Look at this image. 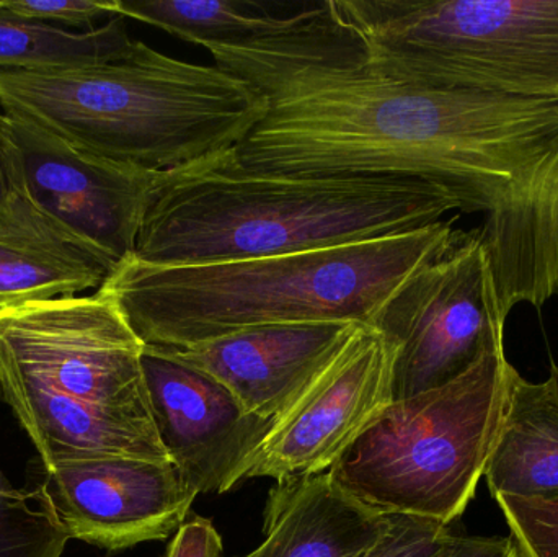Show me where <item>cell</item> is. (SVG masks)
<instances>
[{
	"instance_id": "obj_1",
	"label": "cell",
	"mask_w": 558,
	"mask_h": 557,
	"mask_svg": "<svg viewBox=\"0 0 558 557\" xmlns=\"http://www.w3.org/2000/svg\"><path fill=\"white\" fill-rule=\"evenodd\" d=\"M264 120L232 156L284 175H380L442 186L481 235L501 310L558 294V98L429 87L369 65H308L248 81Z\"/></svg>"
},
{
	"instance_id": "obj_2",
	"label": "cell",
	"mask_w": 558,
	"mask_h": 557,
	"mask_svg": "<svg viewBox=\"0 0 558 557\" xmlns=\"http://www.w3.org/2000/svg\"><path fill=\"white\" fill-rule=\"evenodd\" d=\"M461 203L442 186L380 175L245 169L232 149L163 172L133 258L150 265L275 257L405 234Z\"/></svg>"
},
{
	"instance_id": "obj_3",
	"label": "cell",
	"mask_w": 558,
	"mask_h": 557,
	"mask_svg": "<svg viewBox=\"0 0 558 557\" xmlns=\"http://www.w3.org/2000/svg\"><path fill=\"white\" fill-rule=\"evenodd\" d=\"M454 219L405 234L275 257L150 265L121 262L98 293L146 346L186 349L286 324L374 326L392 294L458 241Z\"/></svg>"
},
{
	"instance_id": "obj_4",
	"label": "cell",
	"mask_w": 558,
	"mask_h": 557,
	"mask_svg": "<svg viewBox=\"0 0 558 557\" xmlns=\"http://www.w3.org/2000/svg\"><path fill=\"white\" fill-rule=\"evenodd\" d=\"M0 107L95 156L170 172L234 149L264 120L268 98L218 65L137 41L101 64L0 71Z\"/></svg>"
},
{
	"instance_id": "obj_5",
	"label": "cell",
	"mask_w": 558,
	"mask_h": 557,
	"mask_svg": "<svg viewBox=\"0 0 558 557\" xmlns=\"http://www.w3.org/2000/svg\"><path fill=\"white\" fill-rule=\"evenodd\" d=\"M144 347L98 291L0 311V395L46 470L111 457L170 461L150 415Z\"/></svg>"
},
{
	"instance_id": "obj_6",
	"label": "cell",
	"mask_w": 558,
	"mask_h": 557,
	"mask_svg": "<svg viewBox=\"0 0 558 557\" xmlns=\"http://www.w3.org/2000/svg\"><path fill=\"white\" fill-rule=\"evenodd\" d=\"M520 373L505 349L461 378L392 401L328 473L383 516L452 525L474 499Z\"/></svg>"
},
{
	"instance_id": "obj_7",
	"label": "cell",
	"mask_w": 558,
	"mask_h": 557,
	"mask_svg": "<svg viewBox=\"0 0 558 557\" xmlns=\"http://www.w3.org/2000/svg\"><path fill=\"white\" fill-rule=\"evenodd\" d=\"M367 65L429 87L558 98V0H335Z\"/></svg>"
},
{
	"instance_id": "obj_8",
	"label": "cell",
	"mask_w": 558,
	"mask_h": 557,
	"mask_svg": "<svg viewBox=\"0 0 558 557\" xmlns=\"http://www.w3.org/2000/svg\"><path fill=\"white\" fill-rule=\"evenodd\" d=\"M494 268L481 232H462L451 249L409 278L374 320L396 349L392 401L442 388L492 350L505 349Z\"/></svg>"
},
{
	"instance_id": "obj_9",
	"label": "cell",
	"mask_w": 558,
	"mask_h": 557,
	"mask_svg": "<svg viewBox=\"0 0 558 557\" xmlns=\"http://www.w3.org/2000/svg\"><path fill=\"white\" fill-rule=\"evenodd\" d=\"M5 114L29 202L114 268L133 257L144 213L163 172L95 156Z\"/></svg>"
},
{
	"instance_id": "obj_10",
	"label": "cell",
	"mask_w": 558,
	"mask_h": 557,
	"mask_svg": "<svg viewBox=\"0 0 558 557\" xmlns=\"http://www.w3.org/2000/svg\"><path fill=\"white\" fill-rule=\"evenodd\" d=\"M393 360L396 349L379 330L357 326L275 421L247 480L328 473L392 402Z\"/></svg>"
},
{
	"instance_id": "obj_11",
	"label": "cell",
	"mask_w": 558,
	"mask_h": 557,
	"mask_svg": "<svg viewBox=\"0 0 558 557\" xmlns=\"http://www.w3.org/2000/svg\"><path fill=\"white\" fill-rule=\"evenodd\" d=\"M141 366L157 434L185 483L219 496L247 480L275 422L160 347H144Z\"/></svg>"
},
{
	"instance_id": "obj_12",
	"label": "cell",
	"mask_w": 558,
	"mask_h": 557,
	"mask_svg": "<svg viewBox=\"0 0 558 557\" xmlns=\"http://www.w3.org/2000/svg\"><path fill=\"white\" fill-rule=\"evenodd\" d=\"M43 486L69 540L107 552L170 538L198 497L172 461L124 457L59 464Z\"/></svg>"
},
{
	"instance_id": "obj_13",
	"label": "cell",
	"mask_w": 558,
	"mask_h": 557,
	"mask_svg": "<svg viewBox=\"0 0 558 557\" xmlns=\"http://www.w3.org/2000/svg\"><path fill=\"white\" fill-rule=\"evenodd\" d=\"M357 326L363 324L257 327L186 349H160L218 379L252 414L275 422L294 404Z\"/></svg>"
},
{
	"instance_id": "obj_14",
	"label": "cell",
	"mask_w": 558,
	"mask_h": 557,
	"mask_svg": "<svg viewBox=\"0 0 558 557\" xmlns=\"http://www.w3.org/2000/svg\"><path fill=\"white\" fill-rule=\"evenodd\" d=\"M389 516L344 493L330 473L279 481L268 494L265 540L242 557H361Z\"/></svg>"
},
{
	"instance_id": "obj_15",
	"label": "cell",
	"mask_w": 558,
	"mask_h": 557,
	"mask_svg": "<svg viewBox=\"0 0 558 557\" xmlns=\"http://www.w3.org/2000/svg\"><path fill=\"white\" fill-rule=\"evenodd\" d=\"M113 270L25 192L0 215V311L98 290Z\"/></svg>"
},
{
	"instance_id": "obj_16",
	"label": "cell",
	"mask_w": 558,
	"mask_h": 557,
	"mask_svg": "<svg viewBox=\"0 0 558 557\" xmlns=\"http://www.w3.org/2000/svg\"><path fill=\"white\" fill-rule=\"evenodd\" d=\"M484 477L494 499L558 497V388L553 376L543 383L518 376Z\"/></svg>"
},
{
	"instance_id": "obj_17",
	"label": "cell",
	"mask_w": 558,
	"mask_h": 557,
	"mask_svg": "<svg viewBox=\"0 0 558 557\" xmlns=\"http://www.w3.org/2000/svg\"><path fill=\"white\" fill-rule=\"evenodd\" d=\"M114 12L208 51L257 48L291 29L299 16L275 15L254 0H114Z\"/></svg>"
},
{
	"instance_id": "obj_18",
	"label": "cell",
	"mask_w": 558,
	"mask_h": 557,
	"mask_svg": "<svg viewBox=\"0 0 558 557\" xmlns=\"http://www.w3.org/2000/svg\"><path fill=\"white\" fill-rule=\"evenodd\" d=\"M136 43L124 16L88 32L59 28L0 5V71H58L101 64L130 55Z\"/></svg>"
},
{
	"instance_id": "obj_19",
	"label": "cell",
	"mask_w": 558,
	"mask_h": 557,
	"mask_svg": "<svg viewBox=\"0 0 558 557\" xmlns=\"http://www.w3.org/2000/svg\"><path fill=\"white\" fill-rule=\"evenodd\" d=\"M68 542L43 483L16 489L0 471V557H61Z\"/></svg>"
},
{
	"instance_id": "obj_20",
	"label": "cell",
	"mask_w": 558,
	"mask_h": 557,
	"mask_svg": "<svg viewBox=\"0 0 558 557\" xmlns=\"http://www.w3.org/2000/svg\"><path fill=\"white\" fill-rule=\"evenodd\" d=\"M550 376L558 388V365ZM517 546L518 557H558V497L520 499L495 497Z\"/></svg>"
},
{
	"instance_id": "obj_21",
	"label": "cell",
	"mask_w": 558,
	"mask_h": 557,
	"mask_svg": "<svg viewBox=\"0 0 558 557\" xmlns=\"http://www.w3.org/2000/svg\"><path fill=\"white\" fill-rule=\"evenodd\" d=\"M451 525L413 516H389L384 535L361 557H439L452 538Z\"/></svg>"
},
{
	"instance_id": "obj_22",
	"label": "cell",
	"mask_w": 558,
	"mask_h": 557,
	"mask_svg": "<svg viewBox=\"0 0 558 557\" xmlns=\"http://www.w3.org/2000/svg\"><path fill=\"white\" fill-rule=\"evenodd\" d=\"M3 9L59 28H97L95 23L117 16L113 0H0Z\"/></svg>"
},
{
	"instance_id": "obj_23",
	"label": "cell",
	"mask_w": 558,
	"mask_h": 557,
	"mask_svg": "<svg viewBox=\"0 0 558 557\" xmlns=\"http://www.w3.org/2000/svg\"><path fill=\"white\" fill-rule=\"evenodd\" d=\"M222 549L225 545L215 523L205 517L190 513L173 535L167 557H221Z\"/></svg>"
},
{
	"instance_id": "obj_24",
	"label": "cell",
	"mask_w": 558,
	"mask_h": 557,
	"mask_svg": "<svg viewBox=\"0 0 558 557\" xmlns=\"http://www.w3.org/2000/svg\"><path fill=\"white\" fill-rule=\"evenodd\" d=\"M23 192L22 162L10 120L0 113V215L7 211Z\"/></svg>"
},
{
	"instance_id": "obj_25",
	"label": "cell",
	"mask_w": 558,
	"mask_h": 557,
	"mask_svg": "<svg viewBox=\"0 0 558 557\" xmlns=\"http://www.w3.org/2000/svg\"><path fill=\"white\" fill-rule=\"evenodd\" d=\"M439 557H518L511 536L452 535Z\"/></svg>"
}]
</instances>
